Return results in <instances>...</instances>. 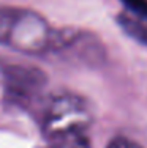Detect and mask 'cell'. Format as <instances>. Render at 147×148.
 Here are the masks:
<instances>
[{"instance_id": "6da1fadb", "label": "cell", "mask_w": 147, "mask_h": 148, "mask_svg": "<svg viewBox=\"0 0 147 148\" xmlns=\"http://www.w3.org/2000/svg\"><path fill=\"white\" fill-rule=\"evenodd\" d=\"M57 30L40 13L0 5V46L30 55L51 52Z\"/></svg>"}, {"instance_id": "7a4b0ae2", "label": "cell", "mask_w": 147, "mask_h": 148, "mask_svg": "<svg viewBox=\"0 0 147 148\" xmlns=\"http://www.w3.org/2000/svg\"><path fill=\"white\" fill-rule=\"evenodd\" d=\"M93 120L92 107L73 91H55L40 104L38 123L46 140L86 132Z\"/></svg>"}, {"instance_id": "3957f363", "label": "cell", "mask_w": 147, "mask_h": 148, "mask_svg": "<svg viewBox=\"0 0 147 148\" xmlns=\"http://www.w3.org/2000/svg\"><path fill=\"white\" fill-rule=\"evenodd\" d=\"M48 79L32 65H8L3 68V95L8 104L30 109L43 98Z\"/></svg>"}, {"instance_id": "277c9868", "label": "cell", "mask_w": 147, "mask_h": 148, "mask_svg": "<svg viewBox=\"0 0 147 148\" xmlns=\"http://www.w3.org/2000/svg\"><path fill=\"white\" fill-rule=\"evenodd\" d=\"M117 22L125 33H128L131 38L147 46V17H138L125 11H120Z\"/></svg>"}, {"instance_id": "5b68a950", "label": "cell", "mask_w": 147, "mask_h": 148, "mask_svg": "<svg viewBox=\"0 0 147 148\" xmlns=\"http://www.w3.org/2000/svg\"><path fill=\"white\" fill-rule=\"evenodd\" d=\"M46 148H92V147H90V142L87 140L86 134L78 132L65 137H59V139L54 140H48Z\"/></svg>"}, {"instance_id": "8992f818", "label": "cell", "mask_w": 147, "mask_h": 148, "mask_svg": "<svg viewBox=\"0 0 147 148\" xmlns=\"http://www.w3.org/2000/svg\"><path fill=\"white\" fill-rule=\"evenodd\" d=\"M106 148H142V147L138 142H135V140L128 139L125 136H117L108 143Z\"/></svg>"}]
</instances>
